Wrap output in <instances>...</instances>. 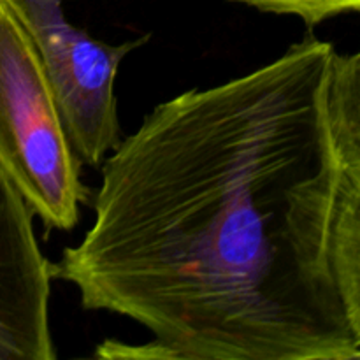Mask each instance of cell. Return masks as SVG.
Listing matches in <instances>:
<instances>
[{"label":"cell","instance_id":"obj_2","mask_svg":"<svg viewBox=\"0 0 360 360\" xmlns=\"http://www.w3.org/2000/svg\"><path fill=\"white\" fill-rule=\"evenodd\" d=\"M0 165L44 231H70L91 190L16 0H0Z\"/></svg>","mask_w":360,"mask_h":360},{"label":"cell","instance_id":"obj_3","mask_svg":"<svg viewBox=\"0 0 360 360\" xmlns=\"http://www.w3.org/2000/svg\"><path fill=\"white\" fill-rule=\"evenodd\" d=\"M37 42L63 129L81 164L98 167L122 141L115 79L123 58L150 41L108 44L74 27L62 0H16Z\"/></svg>","mask_w":360,"mask_h":360},{"label":"cell","instance_id":"obj_4","mask_svg":"<svg viewBox=\"0 0 360 360\" xmlns=\"http://www.w3.org/2000/svg\"><path fill=\"white\" fill-rule=\"evenodd\" d=\"M34 211L0 165V360H55L49 320L51 262Z\"/></svg>","mask_w":360,"mask_h":360},{"label":"cell","instance_id":"obj_1","mask_svg":"<svg viewBox=\"0 0 360 360\" xmlns=\"http://www.w3.org/2000/svg\"><path fill=\"white\" fill-rule=\"evenodd\" d=\"M101 165L53 280L153 340L97 357L360 359V53L308 34L160 102Z\"/></svg>","mask_w":360,"mask_h":360},{"label":"cell","instance_id":"obj_5","mask_svg":"<svg viewBox=\"0 0 360 360\" xmlns=\"http://www.w3.org/2000/svg\"><path fill=\"white\" fill-rule=\"evenodd\" d=\"M264 13L295 16L309 28L348 13H359L360 0H232Z\"/></svg>","mask_w":360,"mask_h":360}]
</instances>
